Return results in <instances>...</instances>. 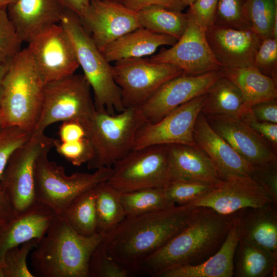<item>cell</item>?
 I'll list each match as a JSON object with an SVG mask.
<instances>
[{"mask_svg":"<svg viewBox=\"0 0 277 277\" xmlns=\"http://www.w3.org/2000/svg\"><path fill=\"white\" fill-rule=\"evenodd\" d=\"M196 207L175 205L162 210L125 217L103 240L109 253L132 273L182 230Z\"/></svg>","mask_w":277,"mask_h":277,"instance_id":"cell-1","label":"cell"},{"mask_svg":"<svg viewBox=\"0 0 277 277\" xmlns=\"http://www.w3.org/2000/svg\"><path fill=\"white\" fill-rule=\"evenodd\" d=\"M236 213L223 215L196 207L188 225L148 257L139 271L159 277L168 270L204 262L221 247Z\"/></svg>","mask_w":277,"mask_h":277,"instance_id":"cell-2","label":"cell"},{"mask_svg":"<svg viewBox=\"0 0 277 277\" xmlns=\"http://www.w3.org/2000/svg\"><path fill=\"white\" fill-rule=\"evenodd\" d=\"M105 234L85 236L70 226L62 214L54 215L32 251L34 277H89L88 264L93 250Z\"/></svg>","mask_w":277,"mask_h":277,"instance_id":"cell-3","label":"cell"},{"mask_svg":"<svg viewBox=\"0 0 277 277\" xmlns=\"http://www.w3.org/2000/svg\"><path fill=\"white\" fill-rule=\"evenodd\" d=\"M44 88L27 49L21 50L11 59L3 80V128L15 126L32 133L41 112Z\"/></svg>","mask_w":277,"mask_h":277,"instance_id":"cell-4","label":"cell"},{"mask_svg":"<svg viewBox=\"0 0 277 277\" xmlns=\"http://www.w3.org/2000/svg\"><path fill=\"white\" fill-rule=\"evenodd\" d=\"M145 122L138 107L127 108L115 114L95 109L81 124L92 151L87 168L112 167L133 149L135 134Z\"/></svg>","mask_w":277,"mask_h":277,"instance_id":"cell-5","label":"cell"},{"mask_svg":"<svg viewBox=\"0 0 277 277\" xmlns=\"http://www.w3.org/2000/svg\"><path fill=\"white\" fill-rule=\"evenodd\" d=\"M60 24L72 44L79 66L93 91L95 109L110 114L123 111L125 108L114 78L112 66L85 30L78 16L66 9Z\"/></svg>","mask_w":277,"mask_h":277,"instance_id":"cell-6","label":"cell"},{"mask_svg":"<svg viewBox=\"0 0 277 277\" xmlns=\"http://www.w3.org/2000/svg\"><path fill=\"white\" fill-rule=\"evenodd\" d=\"M50 150L44 151L36 160L34 194L36 202L45 205L56 214H63L77 196L107 181L111 175L112 168L104 167L93 173L75 172L68 175L63 167L49 159Z\"/></svg>","mask_w":277,"mask_h":277,"instance_id":"cell-7","label":"cell"},{"mask_svg":"<svg viewBox=\"0 0 277 277\" xmlns=\"http://www.w3.org/2000/svg\"><path fill=\"white\" fill-rule=\"evenodd\" d=\"M91 91L84 74L74 73L44 85L41 112L32 133H44L48 127L58 122L82 124L88 119L95 111Z\"/></svg>","mask_w":277,"mask_h":277,"instance_id":"cell-8","label":"cell"},{"mask_svg":"<svg viewBox=\"0 0 277 277\" xmlns=\"http://www.w3.org/2000/svg\"><path fill=\"white\" fill-rule=\"evenodd\" d=\"M111 168L107 182L122 193L164 187L171 180L167 145L132 149Z\"/></svg>","mask_w":277,"mask_h":277,"instance_id":"cell-9","label":"cell"},{"mask_svg":"<svg viewBox=\"0 0 277 277\" xmlns=\"http://www.w3.org/2000/svg\"><path fill=\"white\" fill-rule=\"evenodd\" d=\"M112 69L125 108L140 107L163 84L183 74L173 65L155 63L144 57L116 61Z\"/></svg>","mask_w":277,"mask_h":277,"instance_id":"cell-10","label":"cell"},{"mask_svg":"<svg viewBox=\"0 0 277 277\" xmlns=\"http://www.w3.org/2000/svg\"><path fill=\"white\" fill-rule=\"evenodd\" d=\"M54 138L43 134L30 138L12 154L0 180V188L8 196L14 214L35 201L34 170L36 160L44 151L54 147Z\"/></svg>","mask_w":277,"mask_h":277,"instance_id":"cell-11","label":"cell"},{"mask_svg":"<svg viewBox=\"0 0 277 277\" xmlns=\"http://www.w3.org/2000/svg\"><path fill=\"white\" fill-rule=\"evenodd\" d=\"M27 48L44 85L74 73L80 67L72 44L60 24L44 30Z\"/></svg>","mask_w":277,"mask_h":277,"instance_id":"cell-12","label":"cell"},{"mask_svg":"<svg viewBox=\"0 0 277 277\" xmlns=\"http://www.w3.org/2000/svg\"><path fill=\"white\" fill-rule=\"evenodd\" d=\"M206 93L180 105L155 123H144L138 129L133 149L154 145L196 146L193 136L194 124Z\"/></svg>","mask_w":277,"mask_h":277,"instance_id":"cell-13","label":"cell"},{"mask_svg":"<svg viewBox=\"0 0 277 277\" xmlns=\"http://www.w3.org/2000/svg\"><path fill=\"white\" fill-rule=\"evenodd\" d=\"M188 16L187 28L177 42L170 48H162L148 58L155 63L173 65L188 75L220 70L221 66L208 44L205 30Z\"/></svg>","mask_w":277,"mask_h":277,"instance_id":"cell-14","label":"cell"},{"mask_svg":"<svg viewBox=\"0 0 277 277\" xmlns=\"http://www.w3.org/2000/svg\"><path fill=\"white\" fill-rule=\"evenodd\" d=\"M79 18L101 52L119 37L141 27L137 11L108 0H91Z\"/></svg>","mask_w":277,"mask_h":277,"instance_id":"cell-15","label":"cell"},{"mask_svg":"<svg viewBox=\"0 0 277 277\" xmlns=\"http://www.w3.org/2000/svg\"><path fill=\"white\" fill-rule=\"evenodd\" d=\"M272 203L271 197L251 176L233 175L222 180L207 194L189 204L231 215Z\"/></svg>","mask_w":277,"mask_h":277,"instance_id":"cell-16","label":"cell"},{"mask_svg":"<svg viewBox=\"0 0 277 277\" xmlns=\"http://www.w3.org/2000/svg\"><path fill=\"white\" fill-rule=\"evenodd\" d=\"M220 69L197 75L182 74L163 84L140 108L146 122L155 123L180 105L207 93Z\"/></svg>","mask_w":277,"mask_h":277,"instance_id":"cell-17","label":"cell"},{"mask_svg":"<svg viewBox=\"0 0 277 277\" xmlns=\"http://www.w3.org/2000/svg\"><path fill=\"white\" fill-rule=\"evenodd\" d=\"M205 33L221 68L253 66L255 54L263 39L251 29H238L213 24Z\"/></svg>","mask_w":277,"mask_h":277,"instance_id":"cell-18","label":"cell"},{"mask_svg":"<svg viewBox=\"0 0 277 277\" xmlns=\"http://www.w3.org/2000/svg\"><path fill=\"white\" fill-rule=\"evenodd\" d=\"M210 127L253 167L277 161L276 151L240 117L205 115Z\"/></svg>","mask_w":277,"mask_h":277,"instance_id":"cell-19","label":"cell"},{"mask_svg":"<svg viewBox=\"0 0 277 277\" xmlns=\"http://www.w3.org/2000/svg\"><path fill=\"white\" fill-rule=\"evenodd\" d=\"M193 136L196 145L216 168L222 180L233 175L251 176L254 167L210 127L201 112L196 118Z\"/></svg>","mask_w":277,"mask_h":277,"instance_id":"cell-20","label":"cell"},{"mask_svg":"<svg viewBox=\"0 0 277 277\" xmlns=\"http://www.w3.org/2000/svg\"><path fill=\"white\" fill-rule=\"evenodd\" d=\"M65 9L58 0H15L7 7L19 37L27 43L47 28L60 24Z\"/></svg>","mask_w":277,"mask_h":277,"instance_id":"cell-21","label":"cell"},{"mask_svg":"<svg viewBox=\"0 0 277 277\" xmlns=\"http://www.w3.org/2000/svg\"><path fill=\"white\" fill-rule=\"evenodd\" d=\"M55 215L50 208L35 202L0 226V268L2 269L4 258L8 250L32 239L39 241Z\"/></svg>","mask_w":277,"mask_h":277,"instance_id":"cell-22","label":"cell"},{"mask_svg":"<svg viewBox=\"0 0 277 277\" xmlns=\"http://www.w3.org/2000/svg\"><path fill=\"white\" fill-rule=\"evenodd\" d=\"M241 223L238 212L220 249L204 262L168 270L159 277H231L234 273L236 249L241 237Z\"/></svg>","mask_w":277,"mask_h":277,"instance_id":"cell-23","label":"cell"},{"mask_svg":"<svg viewBox=\"0 0 277 277\" xmlns=\"http://www.w3.org/2000/svg\"><path fill=\"white\" fill-rule=\"evenodd\" d=\"M167 146L171 180H189L215 185L222 181L211 160L197 146Z\"/></svg>","mask_w":277,"mask_h":277,"instance_id":"cell-24","label":"cell"},{"mask_svg":"<svg viewBox=\"0 0 277 277\" xmlns=\"http://www.w3.org/2000/svg\"><path fill=\"white\" fill-rule=\"evenodd\" d=\"M175 37L152 32L141 27L119 37L102 52L109 63L119 60L152 55L162 46H172Z\"/></svg>","mask_w":277,"mask_h":277,"instance_id":"cell-25","label":"cell"},{"mask_svg":"<svg viewBox=\"0 0 277 277\" xmlns=\"http://www.w3.org/2000/svg\"><path fill=\"white\" fill-rule=\"evenodd\" d=\"M274 204L238 212L241 236L277 255V212Z\"/></svg>","mask_w":277,"mask_h":277,"instance_id":"cell-26","label":"cell"},{"mask_svg":"<svg viewBox=\"0 0 277 277\" xmlns=\"http://www.w3.org/2000/svg\"><path fill=\"white\" fill-rule=\"evenodd\" d=\"M220 70L240 89L244 100L242 112L259 103L277 98V84L253 66Z\"/></svg>","mask_w":277,"mask_h":277,"instance_id":"cell-27","label":"cell"},{"mask_svg":"<svg viewBox=\"0 0 277 277\" xmlns=\"http://www.w3.org/2000/svg\"><path fill=\"white\" fill-rule=\"evenodd\" d=\"M235 255L233 275L266 277L274 274L277 255L247 239L240 237Z\"/></svg>","mask_w":277,"mask_h":277,"instance_id":"cell-28","label":"cell"},{"mask_svg":"<svg viewBox=\"0 0 277 277\" xmlns=\"http://www.w3.org/2000/svg\"><path fill=\"white\" fill-rule=\"evenodd\" d=\"M243 103L240 89L222 74L207 91L201 112L204 115L240 117Z\"/></svg>","mask_w":277,"mask_h":277,"instance_id":"cell-29","label":"cell"},{"mask_svg":"<svg viewBox=\"0 0 277 277\" xmlns=\"http://www.w3.org/2000/svg\"><path fill=\"white\" fill-rule=\"evenodd\" d=\"M97 232L106 234L126 217L119 191L107 181L94 187Z\"/></svg>","mask_w":277,"mask_h":277,"instance_id":"cell-30","label":"cell"},{"mask_svg":"<svg viewBox=\"0 0 277 277\" xmlns=\"http://www.w3.org/2000/svg\"><path fill=\"white\" fill-rule=\"evenodd\" d=\"M137 14L141 27L177 40L185 32L189 21L187 13L156 6L143 8L137 11Z\"/></svg>","mask_w":277,"mask_h":277,"instance_id":"cell-31","label":"cell"},{"mask_svg":"<svg viewBox=\"0 0 277 277\" xmlns=\"http://www.w3.org/2000/svg\"><path fill=\"white\" fill-rule=\"evenodd\" d=\"M94 187L77 196L62 214L75 231L85 236L97 233Z\"/></svg>","mask_w":277,"mask_h":277,"instance_id":"cell-32","label":"cell"},{"mask_svg":"<svg viewBox=\"0 0 277 277\" xmlns=\"http://www.w3.org/2000/svg\"><path fill=\"white\" fill-rule=\"evenodd\" d=\"M126 217L157 211L175 205L163 187L149 188L121 194Z\"/></svg>","mask_w":277,"mask_h":277,"instance_id":"cell-33","label":"cell"},{"mask_svg":"<svg viewBox=\"0 0 277 277\" xmlns=\"http://www.w3.org/2000/svg\"><path fill=\"white\" fill-rule=\"evenodd\" d=\"M245 11L251 29L262 39L277 37V0H246Z\"/></svg>","mask_w":277,"mask_h":277,"instance_id":"cell-34","label":"cell"},{"mask_svg":"<svg viewBox=\"0 0 277 277\" xmlns=\"http://www.w3.org/2000/svg\"><path fill=\"white\" fill-rule=\"evenodd\" d=\"M216 185L196 181L174 179L169 181L163 189L170 201L175 205H183L202 197Z\"/></svg>","mask_w":277,"mask_h":277,"instance_id":"cell-35","label":"cell"},{"mask_svg":"<svg viewBox=\"0 0 277 277\" xmlns=\"http://www.w3.org/2000/svg\"><path fill=\"white\" fill-rule=\"evenodd\" d=\"M131 273L109 253L103 241L90 256L89 277H128Z\"/></svg>","mask_w":277,"mask_h":277,"instance_id":"cell-36","label":"cell"},{"mask_svg":"<svg viewBox=\"0 0 277 277\" xmlns=\"http://www.w3.org/2000/svg\"><path fill=\"white\" fill-rule=\"evenodd\" d=\"M38 242L32 239L8 250L3 260V276L34 277L27 265V259Z\"/></svg>","mask_w":277,"mask_h":277,"instance_id":"cell-37","label":"cell"},{"mask_svg":"<svg viewBox=\"0 0 277 277\" xmlns=\"http://www.w3.org/2000/svg\"><path fill=\"white\" fill-rule=\"evenodd\" d=\"M246 0H219L214 24L238 29H251L245 11Z\"/></svg>","mask_w":277,"mask_h":277,"instance_id":"cell-38","label":"cell"},{"mask_svg":"<svg viewBox=\"0 0 277 277\" xmlns=\"http://www.w3.org/2000/svg\"><path fill=\"white\" fill-rule=\"evenodd\" d=\"M23 43L7 11L0 8V64L11 60L21 50Z\"/></svg>","mask_w":277,"mask_h":277,"instance_id":"cell-39","label":"cell"},{"mask_svg":"<svg viewBox=\"0 0 277 277\" xmlns=\"http://www.w3.org/2000/svg\"><path fill=\"white\" fill-rule=\"evenodd\" d=\"M31 135L15 126L3 128L0 131V180L13 153Z\"/></svg>","mask_w":277,"mask_h":277,"instance_id":"cell-40","label":"cell"},{"mask_svg":"<svg viewBox=\"0 0 277 277\" xmlns=\"http://www.w3.org/2000/svg\"><path fill=\"white\" fill-rule=\"evenodd\" d=\"M253 66L277 84V37L263 38L255 54Z\"/></svg>","mask_w":277,"mask_h":277,"instance_id":"cell-41","label":"cell"},{"mask_svg":"<svg viewBox=\"0 0 277 277\" xmlns=\"http://www.w3.org/2000/svg\"><path fill=\"white\" fill-rule=\"evenodd\" d=\"M54 147L60 155L76 166L87 163L92 156L91 147L86 137L69 142H62L54 138Z\"/></svg>","mask_w":277,"mask_h":277,"instance_id":"cell-42","label":"cell"},{"mask_svg":"<svg viewBox=\"0 0 277 277\" xmlns=\"http://www.w3.org/2000/svg\"><path fill=\"white\" fill-rule=\"evenodd\" d=\"M251 177L267 192L276 205L277 161L254 167Z\"/></svg>","mask_w":277,"mask_h":277,"instance_id":"cell-43","label":"cell"},{"mask_svg":"<svg viewBox=\"0 0 277 277\" xmlns=\"http://www.w3.org/2000/svg\"><path fill=\"white\" fill-rule=\"evenodd\" d=\"M219 0H195L187 13L205 31L214 24Z\"/></svg>","mask_w":277,"mask_h":277,"instance_id":"cell-44","label":"cell"},{"mask_svg":"<svg viewBox=\"0 0 277 277\" xmlns=\"http://www.w3.org/2000/svg\"><path fill=\"white\" fill-rule=\"evenodd\" d=\"M240 117L253 131L267 141L276 151L277 124L259 121L250 109L243 111Z\"/></svg>","mask_w":277,"mask_h":277,"instance_id":"cell-45","label":"cell"},{"mask_svg":"<svg viewBox=\"0 0 277 277\" xmlns=\"http://www.w3.org/2000/svg\"><path fill=\"white\" fill-rule=\"evenodd\" d=\"M122 3L136 11L151 6L177 11H182L185 8L181 0H123Z\"/></svg>","mask_w":277,"mask_h":277,"instance_id":"cell-46","label":"cell"},{"mask_svg":"<svg viewBox=\"0 0 277 277\" xmlns=\"http://www.w3.org/2000/svg\"><path fill=\"white\" fill-rule=\"evenodd\" d=\"M60 141L69 142L82 140L86 137L83 125L78 121L62 122L58 129Z\"/></svg>","mask_w":277,"mask_h":277,"instance_id":"cell-47","label":"cell"},{"mask_svg":"<svg viewBox=\"0 0 277 277\" xmlns=\"http://www.w3.org/2000/svg\"><path fill=\"white\" fill-rule=\"evenodd\" d=\"M250 109L259 121L277 124V98L259 103Z\"/></svg>","mask_w":277,"mask_h":277,"instance_id":"cell-48","label":"cell"},{"mask_svg":"<svg viewBox=\"0 0 277 277\" xmlns=\"http://www.w3.org/2000/svg\"><path fill=\"white\" fill-rule=\"evenodd\" d=\"M14 215L13 207L7 195L2 189L0 190V226L3 225Z\"/></svg>","mask_w":277,"mask_h":277,"instance_id":"cell-49","label":"cell"},{"mask_svg":"<svg viewBox=\"0 0 277 277\" xmlns=\"http://www.w3.org/2000/svg\"><path fill=\"white\" fill-rule=\"evenodd\" d=\"M67 9L81 17L88 8L91 0H58Z\"/></svg>","mask_w":277,"mask_h":277,"instance_id":"cell-50","label":"cell"},{"mask_svg":"<svg viewBox=\"0 0 277 277\" xmlns=\"http://www.w3.org/2000/svg\"><path fill=\"white\" fill-rule=\"evenodd\" d=\"M11 60L0 64V102L2 93L3 80L9 68Z\"/></svg>","mask_w":277,"mask_h":277,"instance_id":"cell-51","label":"cell"},{"mask_svg":"<svg viewBox=\"0 0 277 277\" xmlns=\"http://www.w3.org/2000/svg\"><path fill=\"white\" fill-rule=\"evenodd\" d=\"M15 0H0V8H7V7L11 4Z\"/></svg>","mask_w":277,"mask_h":277,"instance_id":"cell-52","label":"cell"},{"mask_svg":"<svg viewBox=\"0 0 277 277\" xmlns=\"http://www.w3.org/2000/svg\"><path fill=\"white\" fill-rule=\"evenodd\" d=\"M184 7L189 6L192 3H193L195 0H181Z\"/></svg>","mask_w":277,"mask_h":277,"instance_id":"cell-53","label":"cell"},{"mask_svg":"<svg viewBox=\"0 0 277 277\" xmlns=\"http://www.w3.org/2000/svg\"><path fill=\"white\" fill-rule=\"evenodd\" d=\"M0 277H4L3 276V271H2V269L0 268Z\"/></svg>","mask_w":277,"mask_h":277,"instance_id":"cell-54","label":"cell"},{"mask_svg":"<svg viewBox=\"0 0 277 277\" xmlns=\"http://www.w3.org/2000/svg\"><path fill=\"white\" fill-rule=\"evenodd\" d=\"M108 1L122 3L123 0H108Z\"/></svg>","mask_w":277,"mask_h":277,"instance_id":"cell-55","label":"cell"},{"mask_svg":"<svg viewBox=\"0 0 277 277\" xmlns=\"http://www.w3.org/2000/svg\"><path fill=\"white\" fill-rule=\"evenodd\" d=\"M2 128H3V127H2L1 120V116H0V131L2 130Z\"/></svg>","mask_w":277,"mask_h":277,"instance_id":"cell-56","label":"cell"}]
</instances>
